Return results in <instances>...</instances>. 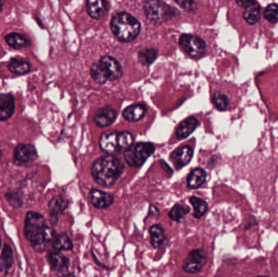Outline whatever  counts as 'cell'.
Returning a JSON list of instances; mask_svg holds the SVG:
<instances>
[{
	"label": "cell",
	"mask_w": 278,
	"mask_h": 277,
	"mask_svg": "<svg viewBox=\"0 0 278 277\" xmlns=\"http://www.w3.org/2000/svg\"><path fill=\"white\" fill-rule=\"evenodd\" d=\"M25 237L35 251L42 253L55 238V230L46 224L43 215L36 211H29L24 228Z\"/></svg>",
	"instance_id": "obj_1"
},
{
	"label": "cell",
	"mask_w": 278,
	"mask_h": 277,
	"mask_svg": "<svg viewBox=\"0 0 278 277\" xmlns=\"http://www.w3.org/2000/svg\"><path fill=\"white\" fill-rule=\"evenodd\" d=\"M124 171V165L121 160L110 154L97 159L91 166L94 181L103 187L115 185Z\"/></svg>",
	"instance_id": "obj_2"
},
{
	"label": "cell",
	"mask_w": 278,
	"mask_h": 277,
	"mask_svg": "<svg viewBox=\"0 0 278 277\" xmlns=\"http://www.w3.org/2000/svg\"><path fill=\"white\" fill-rule=\"evenodd\" d=\"M110 26L113 35L123 42H132L138 37L141 31V24L138 19L125 12L114 15Z\"/></svg>",
	"instance_id": "obj_3"
},
{
	"label": "cell",
	"mask_w": 278,
	"mask_h": 277,
	"mask_svg": "<svg viewBox=\"0 0 278 277\" xmlns=\"http://www.w3.org/2000/svg\"><path fill=\"white\" fill-rule=\"evenodd\" d=\"M99 146L104 152L113 155L126 150L133 143V137L128 131L104 132L99 138Z\"/></svg>",
	"instance_id": "obj_4"
},
{
	"label": "cell",
	"mask_w": 278,
	"mask_h": 277,
	"mask_svg": "<svg viewBox=\"0 0 278 277\" xmlns=\"http://www.w3.org/2000/svg\"><path fill=\"white\" fill-rule=\"evenodd\" d=\"M144 12L149 21L157 24L165 22L178 14L177 10L162 0H146Z\"/></svg>",
	"instance_id": "obj_5"
},
{
	"label": "cell",
	"mask_w": 278,
	"mask_h": 277,
	"mask_svg": "<svg viewBox=\"0 0 278 277\" xmlns=\"http://www.w3.org/2000/svg\"><path fill=\"white\" fill-rule=\"evenodd\" d=\"M155 151L156 147L151 142H138L127 148L124 152V160L129 166L138 168L143 166Z\"/></svg>",
	"instance_id": "obj_6"
},
{
	"label": "cell",
	"mask_w": 278,
	"mask_h": 277,
	"mask_svg": "<svg viewBox=\"0 0 278 277\" xmlns=\"http://www.w3.org/2000/svg\"><path fill=\"white\" fill-rule=\"evenodd\" d=\"M179 44L182 50L194 59H199L204 56L207 49L206 42L193 35H182L180 37Z\"/></svg>",
	"instance_id": "obj_7"
},
{
	"label": "cell",
	"mask_w": 278,
	"mask_h": 277,
	"mask_svg": "<svg viewBox=\"0 0 278 277\" xmlns=\"http://www.w3.org/2000/svg\"><path fill=\"white\" fill-rule=\"evenodd\" d=\"M37 158V150L32 144H19L14 150L13 163L16 166H28Z\"/></svg>",
	"instance_id": "obj_8"
},
{
	"label": "cell",
	"mask_w": 278,
	"mask_h": 277,
	"mask_svg": "<svg viewBox=\"0 0 278 277\" xmlns=\"http://www.w3.org/2000/svg\"><path fill=\"white\" fill-rule=\"evenodd\" d=\"M207 255L204 250L193 249L189 253L183 263V270L187 273H199L207 263Z\"/></svg>",
	"instance_id": "obj_9"
},
{
	"label": "cell",
	"mask_w": 278,
	"mask_h": 277,
	"mask_svg": "<svg viewBox=\"0 0 278 277\" xmlns=\"http://www.w3.org/2000/svg\"><path fill=\"white\" fill-rule=\"evenodd\" d=\"M99 65L107 74L109 81H116L120 78L123 74L121 65L114 57L110 56H104L99 60Z\"/></svg>",
	"instance_id": "obj_10"
},
{
	"label": "cell",
	"mask_w": 278,
	"mask_h": 277,
	"mask_svg": "<svg viewBox=\"0 0 278 277\" xmlns=\"http://www.w3.org/2000/svg\"><path fill=\"white\" fill-rule=\"evenodd\" d=\"M88 199L90 200V204L97 209L109 208L114 203V196L113 194L98 189L90 190L88 194Z\"/></svg>",
	"instance_id": "obj_11"
},
{
	"label": "cell",
	"mask_w": 278,
	"mask_h": 277,
	"mask_svg": "<svg viewBox=\"0 0 278 277\" xmlns=\"http://www.w3.org/2000/svg\"><path fill=\"white\" fill-rule=\"evenodd\" d=\"M118 118V112L110 106H104L99 109L94 114V122L97 126L105 128L113 125Z\"/></svg>",
	"instance_id": "obj_12"
},
{
	"label": "cell",
	"mask_w": 278,
	"mask_h": 277,
	"mask_svg": "<svg viewBox=\"0 0 278 277\" xmlns=\"http://www.w3.org/2000/svg\"><path fill=\"white\" fill-rule=\"evenodd\" d=\"M47 260L50 263L51 270L54 272L65 275V273L69 271V259L60 250L55 249V251L49 252L47 254Z\"/></svg>",
	"instance_id": "obj_13"
},
{
	"label": "cell",
	"mask_w": 278,
	"mask_h": 277,
	"mask_svg": "<svg viewBox=\"0 0 278 277\" xmlns=\"http://www.w3.org/2000/svg\"><path fill=\"white\" fill-rule=\"evenodd\" d=\"M194 150L191 146H184L175 150L171 154L170 159L177 169H182L191 161Z\"/></svg>",
	"instance_id": "obj_14"
},
{
	"label": "cell",
	"mask_w": 278,
	"mask_h": 277,
	"mask_svg": "<svg viewBox=\"0 0 278 277\" xmlns=\"http://www.w3.org/2000/svg\"><path fill=\"white\" fill-rule=\"evenodd\" d=\"M88 14L94 20H100L106 16L109 10L107 0H86Z\"/></svg>",
	"instance_id": "obj_15"
},
{
	"label": "cell",
	"mask_w": 278,
	"mask_h": 277,
	"mask_svg": "<svg viewBox=\"0 0 278 277\" xmlns=\"http://www.w3.org/2000/svg\"><path fill=\"white\" fill-rule=\"evenodd\" d=\"M15 107V99L12 94H0V121L9 120L13 116Z\"/></svg>",
	"instance_id": "obj_16"
},
{
	"label": "cell",
	"mask_w": 278,
	"mask_h": 277,
	"mask_svg": "<svg viewBox=\"0 0 278 277\" xmlns=\"http://www.w3.org/2000/svg\"><path fill=\"white\" fill-rule=\"evenodd\" d=\"M199 125V121L195 116H189L182 120L176 129V136L179 140L186 138L191 135Z\"/></svg>",
	"instance_id": "obj_17"
},
{
	"label": "cell",
	"mask_w": 278,
	"mask_h": 277,
	"mask_svg": "<svg viewBox=\"0 0 278 277\" xmlns=\"http://www.w3.org/2000/svg\"><path fill=\"white\" fill-rule=\"evenodd\" d=\"M147 106L144 104H133L127 106L126 108L124 109L122 112V116L127 121L137 122L143 120L147 113Z\"/></svg>",
	"instance_id": "obj_18"
},
{
	"label": "cell",
	"mask_w": 278,
	"mask_h": 277,
	"mask_svg": "<svg viewBox=\"0 0 278 277\" xmlns=\"http://www.w3.org/2000/svg\"><path fill=\"white\" fill-rule=\"evenodd\" d=\"M5 42L15 50L26 48L31 45L30 38L20 33L13 32L5 35Z\"/></svg>",
	"instance_id": "obj_19"
},
{
	"label": "cell",
	"mask_w": 278,
	"mask_h": 277,
	"mask_svg": "<svg viewBox=\"0 0 278 277\" xmlns=\"http://www.w3.org/2000/svg\"><path fill=\"white\" fill-rule=\"evenodd\" d=\"M49 210L51 219L58 220V215L63 213L69 207V201L62 195H55L49 202Z\"/></svg>",
	"instance_id": "obj_20"
},
{
	"label": "cell",
	"mask_w": 278,
	"mask_h": 277,
	"mask_svg": "<svg viewBox=\"0 0 278 277\" xmlns=\"http://www.w3.org/2000/svg\"><path fill=\"white\" fill-rule=\"evenodd\" d=\"M151 244L156 249H159L165 245L167 240L165 233L160 224H154L149 229Z\"/></svg>",
	"instance_id": "obj_21"
},
{
	"label": "cell",
	"mask_w": 278,
	"mask_h": 277,
	"mask_svg": "<svg viewBox=\"0 0 278 277\" xmlns=\"http://www.w3.org/2000/svg\"><path fill=\"white\" fill-rule=\"evenodd\" d=\"M260 11L261 7L255 0H253L250 4L247 5L246 7H244L243 18L245 21L251 25L254 26L257 24L260 19Z\"/></svg>",
	"instance_id": "obj_22"
},
{
	"label": "cell",
	"mask_w": 278,
	"mask_h": 277,
	"mask_svg": "<svg viewBox=\"0 0 278 277\" xmlns=\"http://www.w3.org/2000/svg\"><path fill=\"white\" fill-rule=\"evenodd\" d=\"M207 178V173L203 169H195L189 173L187 176V186L192 190H196L201 187Z\"/></svg>",
	"instance_id": "obj_23"
},
{
	"label": "cell",
	"mask_w": 278,
	"mask_h": 277,
	"mask_svg": "<svg viewBox=\"0 0 278 277\" xmlns=\"http://www.w3.org/2000/svg\"><path fill=\"white\" fill-rule=\"evenodd\" d=\"M7 69L12 73L16 75H26L31 71V65L27 60L12 58L7 65Z\"/></svg>",
	"instance_id": "obj_24"
},
{
	"label": "cell",
	"mask_w": 278,
	"mask_h": 277,
	"mask_svg": "<svg viewBox=\"0 0 278 277\" xmlns=\"http://www.w3.org/2000/svg\"><path fill=\"white\" fill-rule=\"evenodd\" d=\"M13 251L9 245H5L0 257V271L7 274L13 265Z\"/></svg>",
	"instance_id": "obj_25"
},
{
	"label": "cell",
	"mask_w": 278,
	"mask_h": 277,
	"mask_svg": "<svg viewBox=\"0 0 278 277\" xmlns=\"http://www.w3.org/2000/svg\"><path fill=\"white\" fill-rule=\"evenodd\" d=\"M52 246L56 250H71L74 245L71 239L66 234H60L55 235L52 241Z\"/></svg>",
	"instance_id": "obj_26"
},
{
	"label": "cell",
	"mask_w": 278,
	"mask_h": 277,
	"mask_svg": "<svg viewBox=\"0 0 278 277\" xmlns=\"http://www.w3.org/2000/svg\"><path fill=\"white\" fill-rule=\"evenodd\" d=\"M190 203L194 208V217L200 219L207 212L208 205L207 202L198 197L193 196L190 198Z\"/></svg>",
	"instance_id": "obj_27"
},
{
	"label": "cell",
	"mask_w": 278,
	"mask_h": 277,
	"mask_svg": "<svg viewBox=\"0 0 278 277\" xmlns=\"http://www.w3.org/2000/svg\"><path fill=\"white\" fill-rule=\"evenodd\" d=\"M158 51L155 48L144 49L143 51H139L138 53V60L142 65L149 66L154 63L158 57Z\"/></svg>",
	"instance_id": "obj_28"
},
{
	"label": "cell",
	"mask_w": 278,
	"mask_h": 277,
	"mask_svg": "<svg viewBox=\"0 0 278 277\" xmlns=\"http://www.w3.org/2000/svg\"><path fill=\"white\" fill-rule=\"evenodd\" d=\"M190 210L191 209L188 207L176 204L168 212V217L174 221H181L190 212Z\"/></svg>",
	"instance_id": "obj_29"
},
{
	"label": "cell",
	"mask_w": 278,
	"mask_h": 277,
	"mask_svg": "<svg viewBox=\"0 0 278 277\" xmlns=\"http://www.w3.org/2000/svg\"><path fill=\"white\" fill-rule=\"evenodd\" d=\"M90 76L95 82L100 85L106 83L107 81H108L107 74L99 65V63L92 65V67L90 69Z\"/></svg>",
	"instance_id": "obj_30"
},
{
	"label": "cell",
	"mask_w": 278,
	"mask_h": 277,
	"mask_svg": "<svg viewBox=\"0 0 278 277\" xmlns=\"http://www.w3.org/2000/svg\"><path fill=\"white\" fill-rule=\"evenodd\" d=\"M212 102L218 111H226L230 106V100L227 96L221 92H216L214 94Z\"/></svg>",
	"instance_id": "obj_31"
},
{
	"label": "cell",
	"mask_w": 278,
	"mask_h": 277,
	"mask_svg": "<svg viewBox=\"0 0 278 277\" xmlns=\"http://www.w3.org/2000/svg\"><path fill=\"white\" fill-rule=\"evenodd\" d=\"M264 16L269 23L276 24L278 22V4L270 3L264 12Z\"/></svg>",
	"instance_id": "obj_32"
},
{
	"label": "cell",
	"mask_w": 278,
	"mask_h": 277,
	"mask_svg": "<svg viewBox=\"0 0 278 277\" xmlns=\"http://www.w3.org/2000/svg\"><path fill=\"white\" fill-rule=\"evenodd\" d=\"M5 197L7 198L9 204L14 207H21L23 204V201L18 192H8Z\"/></svg>",
	"instance_id": "obj_33"
},
{
	"label": "cell",
	"mask_w": 278,
	"mask_h": 277,
	"mask_svg": "<svg viewBox=\"0 0 278 277\" xmlns=\"http://www.w3.org/2000/svg\"><path fill=\"white\" fill-rule=\"evenodd\" d=\"M180 7L186 10V12H193L197 8L196 2L194 0H174Z\"/></svg>",
	"instance_id": "obj_34"
},
{
	"label": "cell",
	"mask_w": 278,
	"mask_h": 277,
	"mask_svg": "<svg viewBox=\"0 0 278 277\" xmlns=\"http://www.w3.org/2000/svg\"><path fill=\"white\" fill-rule=\"evenodd\" d=\"M160 165L162 169L165 171L166 173L169 174V175H172V170L171 169L170 167L168 166V164H166L165 162L160 161Z\"/></svg>",
	"instance_id": "obj_35"
},
{
	"label": "cell",
	"mask_w": 278,
	"mask_h": 277,
	"mask_svg": "<svg viewBox=\"0 0 278 277\" xmlns=\"http://www.w3.org/2000/svg\"><path fill=\"white\" fill-rule=\"evenodd\" d=\"M253 0H236L238 5L241 7H246L247 5L250 4Z\"/></svg>",
	"instance_id": "obj_36"
},
{
	"label": "cell",
	"mask_w": 278,
	"mask_h": 277,
	"mask_svg": "<svg viewBox=\"0 0 278 277\" xmlns=\"http://www.w3.org/2000/svg\"><path fill=\"white\" fill-rule=\"evenodd\" d=\"M3 0H0V13L2 12V7H3Z\"/></svg>",
	"instance_id": "obj_37"
},
{
	"label": "cell",
	"mask_w": 278,
	"mask_h": 277,
	"mask_svg": "<svg viewBox=\"0 0 278 277\" xmlns=\"http://www.w3.org/2000/svg\"><path fill=\"white\" fill-rule=\"evenodd\" d=\"M36 20H37V22L38 24L40 23V27H41V28H43V27H42V24L41 23V20H40V19H36Z\"/></svg>",
	"instance_id": "obj_38"
},
{
	"label": "cell",
	"mask_w": 278,
	"mask_h": 277,
	"mask_svg": "<svg viewBox=\"0 0 278 277\" xmlns=\"http://www.w3.org/2000/svg\"><path fill=\"white\" fill-rule=\"evenodd\" d=\"M0 248H1V238H0Z\"/></svg>",
	"instance_id": "obj_39"
}]
</instances>
